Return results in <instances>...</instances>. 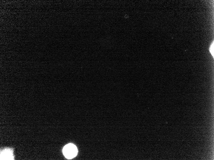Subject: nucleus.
<instances>
[{
    "label": "nucleus",
    "mask_w": 214,
    "mask_h": 160,
    "mask_svg": "<svg viewBox=\"0 0 214 160\" xmlns=\"http://www.w3.org/2000/svg\"><path fill=\"white\" fill-rule=\"evenodd\" d=\"M64 156L68 159H71L75 157L78 153V150L76 146L70 143L66 145L63 150Z\"/></svg>",
    "instance_id": "nucleus-1"
},
{
    "label": "nucleus",
    "mask_w": 214,
    "mask_h": 160,
    "mask_svg": "<svg viewBox=\"0 0 214 160\" xmlns=\"http://www.w3.org/2000/svg\"><path fill=\"white\" fill-rule=\"evenodd\" d=\"M1 160H14L12 151L10 149H5L1 153Z\"/></svg>",
    "instance_id": "nucleus-2"
},
{
    "label": "nucleus",
    "mask_w": 214,
    "mask_h": 160,
    "mask_svg": "<svg viewBox=\"0 0 214 160\" xmlns=\"http://www.w3.org/2000/svg\"><path fill=\"white\" fill-rule=\"evenodd\" d=\"M210 51L213 57H214V42L211 44L210 48Z\"/></svg>",
    "instance_id": "nucleus-3"
}]
</instances>
